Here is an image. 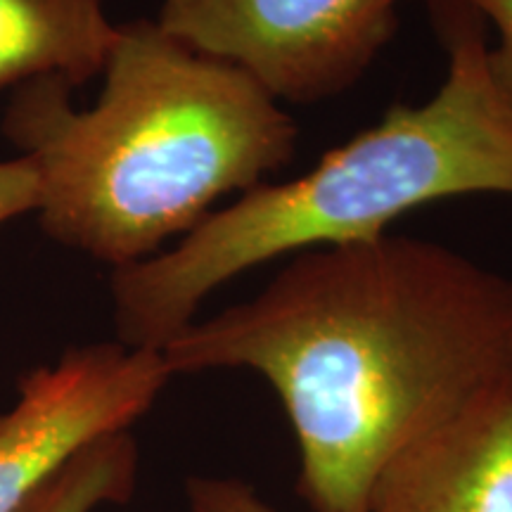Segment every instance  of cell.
<instances>
[{"label":"cell","instance_id":"cell-11","mask_svg":"<svg viewBox=\"0 0 512 512\" xmlns=\"http://www.w3.org/2000/svg\"><path fill=\"white\" fill-rule=\"evenodd\" d=\"M38 197V174L27 157L0 162V226L15 216L36 211Z\"/></svg>","mask_w":512,"mask_h":512},{"label":"cell","instance_id":"cell-1","mask_svg":"<svg viewBox=\"0 0 512 512\" xmlns=\"http://www.w3.org/2000/svg\"><path fill=\"white\" fill-rule=\"evenodd\" d=\"M162 356L174 377H264L297 437L304 503L366 512L396 453L512 373V278L408 235L311 249Z\"/></svg>","mask_w":512,"mask_h":512},{"label":"cell","instance_id":"cell-5","mask_svg":"<svg viewBox=\"0 0 512 512\" xmlns=\"http://www.w3.org/2000/svg\"><path fill=\"white\" fill-rule=\"evenodd\" d=\"M162 351L100 342L31 370L0 413V512H17L83 448L128 432L171 380Z\"/></svg>","mask_w":512,"mask_h":512},{"label":"cell","instance_id":"cell-3","mask_svg":"<svg viewBox=\"0 0 512 512\" xmlns=\"http://www.w3.org/2000/svg\"><path fill=\"white\" fill-rule=\"evenodd\" d=\"M448 50L430 100L396 105L306 174L242 192L169 252L112 271L117 342L162 351L211 292L268 261L366 242L396 219L463 195H512V107L489 67L484 19L434 0Z\"/></svg>","mask_w":512,"mask_h":512},{"label":"cell","instance_id":"cell-6","mask_svg":"<svg viewBox=\"0 0 512 512\" xmlns=\"http://www.w3.org/2000/svg\"><path fill=\"white\" fill-rule=\"evenodd\" d=\"M366 512H512V373L396 453Z\"/></svg>","mask_w":512,"mask_h":512},{"label":"cell","instance_id":"cell-4","mask_svg":"<svg viewBox=\"0 0 512 512\" xmlns=\"http://www.w3.org/2000/svg\"><path fill=\"white\" fill-rule=\"evenodd\" d=\"M403 0H162L155 22L219 57L278 102L349 91L399 27Z\"/></svg>","mask_w":512,"mask_h":512},{"label":"cell","instance_id":"cell-10","mask_svg":"<svg viewBox=\"0 0 512 512\" xmlns=\"http://www.w3.org/2000/svg\"><path fill=\"white\" fill-rule=\"evenodd\" d=\"M472 8L484 24L496 29V46H489V67L498 91L512 107V0H460Z\"/></svg>","mask_w":512,"mask_h":512},{"label":"cell","instance_id":"cell-7","mask_svg":"<svg viewBox=\"0 0 512 512\" xmlns=\"http://www.w3.org/2000/svg\"><path fill=\"white\" fill-rule=\"evenodd\" d=\"M114 38L107 0H0V88L38 79L81 86L102 74Z\"/></svg>","mask_w":512,"mask_h":512},{"label":"cell","instance_id":"cell-8","mask_svg":"<svg viewBox=\"0 0 512 512\" xmlns=\"http://www.w3.org/2000/svg\"><path fill=\"white\" fill-rule=\"evenodd\" d=\"M136 479V439L131 430L117 432L83 448L17 512H95L102 505L126 503Z\"/></svg>","mask_w":512,"mask_h":512},{"label":"cell","instance_id":"cell-9","mask_svg":"<svg viewBox=\"0 0 512 512\" xmlns=\"http://www.w3.org/2000/svg\"><path fill=\"white\" fill-rule=\"evenodd\" d=\"M185 512H275L238 477L195 475L185 484Z\"/></svg>","mask_w":512,"mask_h":512},{"label":"cell","instance_id":"cell-2","mask_svg":"<svg viewBox=\"0 0 512 512\" xmlns=\"http://www.w3.org/2000/svg\"><path fill=\"white\" fill-rule=\"evenodd\" d=\"M102 74L91 110H74L67 83H24L3 133L34 164L43 233L112 271L294 155L297 124L261 83L150 19L119 24Z\"/></svg>","mask_w":512,"mask_h":512}]
</instances>
